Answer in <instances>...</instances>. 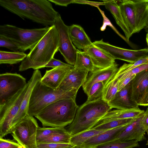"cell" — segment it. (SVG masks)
<instances>
[{
    "label": "cell",
    "mask_w": 148,
    "mask_h": 148,
    "mask_svg": "<svg viewBox=\"0 0 148 148\" xmlns=\"http://www.w3.org/2000/svg\"><path fill=\"white\" fill-rule=\"evenodd\" d=\"M51 2L54 3L56 5L67 6L71 3H74V0H48Z\"/></svg>",
    "instance_id": "60d3db41"
},
{
    "label": "cell",
    "mask_w": 148,
    "mask_h": 148,
    "mask_svg": "<svg viewBox=\"0 0 148 148\" xmlns=\"http://www.w3.org/2000/svg\"><path fill=\"white\" fill-rule=\"evenodd\" d=\"M146 40L148 47V33L146 35Z\"/></svg>",
    "instance_id": "f6af8a7d"
},
{
    "label": "cell",
    "mask_w": 148,
    "mask_h": 148,
    "mask_svg": "<svg viewBox=\"0 0 148 148\" xmlns=\"http://www.w3.org/2000/svg\"><path fill=\"white\" fill-rule=\"evenodd\" d=\"M59 39L55 25L50 27L46 34L30 50L26 58L21 62L19 71L29 69L35 70L44 68L58 51Z\"/></svg>",
    "instance_id": "7a4b0ae2"
},
{
    "label": "cell",
    "mask_w": 148,
    "mask_h": 148,
    "mask_svg": "<svg viewBox=\"0 0 148 148\" xmlns=\"http://www.w3.org/2000/svg\"><path fill=\"white\" fill-rule=\"evenodd\" d=\"M136 118L107 121L96 125L92 129L99 130H108L127 125L132 122Z\"/></svg>",
    "instance_id": "f1b7e54d"
},
{
    "label": "cell",
    "mask_w": 148,
    "mask_h": 148,
    "mask_svg": "<svg viewBox=\"0 0 148 148\" xmlns=\"http://www.w3.org/2000/svg\"><path fill=\"white\" fill-rule=\"evenodd\" d=\"M65 130V127H38L37 131V143L43 139L55 134Z\"/></svg>",
    "instance_id": "d6a6232c"
},
{
    "label": "cell",
    "mask_w": 148,
    "mask_h": 148,
    "mask_svg": "<svg viewBox=\"0 0 148 148\" xmlns=\"http://www.w3.org/2000/svg\"><path fill=\"white\" fill-rule=\"evenodd\" d=\"M27 54L23 52L0 51V64H13L22 62Z\"/></svg>",
    "instance_id": "4316f807"
},
{
    "label": "cell",
    "mask_w": 148,
    "mask_h": 148,
    "mask_svg": "<svg viewBox=\"0 0 148 148\" xmlns=\"http://www.w3.org/2000/svg\"><path fill=\"white\" fill-rule=\"evenodd\" d=\"M136 33L147 26L148 21V0H133Z\"/></svg>",
    "instance_id": "cb8c5ba5"
},
{
    "label": "cell",
    "mask_w": 148,
    "mask_h": 148,
    "mask_svg": "<svg viewBox=\"0 0 148 148\" xmlns=\"http://www.w3.org/2000/svg\"><path fill=\"white\" fill-rule=\"evenodd\" d=\"M0 5L23 19L46 26L54 25L59 14L48 0H0Z\"/></svg>",
    "instance_id": "6da1fadb"
},
{
    "label": "cell",
    "mask_w": 148,
    "mask_h": 148,
    "mask_svg": "<svg viewBox=\"0 0 148 148\" xmlns=\"http://www.w3.org/2000/svg\"><path fill=\"white\" fill-rule=\"evenodd\" d=\"M130 82L116 93L113 99L108 103L110 108L127 109L139 108V106L130 99Z\"/></svg>",
    "instance_id": "ffe728a7"
},
{
    "label": "cell",
    "mask_w": 148,
    "mask_h": 148,
    "mask_svg": "<svg viewBox=\"0 0 148 148\" xmlns=\"http://www.w3.org/2000/svg\"><path fill=\"white\" fill-rule=\"evenodd\" d=\"M146 27H147L148 28V21L147 25Z\"/></svg>",
    "instance_id": "c3c4849f"
},
{
    "label": "cell",
    "mask_w": 148,
    "mask_h": 148,
    "mask_svg": "<svg viewBox=\"0 0 148 148\" xmlns=\"http://www.w3.org/2000/svg\"><path fill=\"white\" fill-rule=\"evenodd\" d=\"M38 127L33 116L27 115L15 126L12 135L23 148H38L36 134Z\"/></svg>",
    "instance_id": "ba28073f"
},
{
    "label": "cell",
    "mask_w": 148,
    "mask_h": 148,
    "mask_svg": "<svg viewBox=\"0 0 148 148\" xmlns=\"http://www.w3.org/2000/svg\"><path fill=\"white\" fill-rule=\"evenodd\" d=\"M119 83L113 77L105 86L102 98L108 103L112 100L118 91Z\"/></svg>",
    "instance_id": "f546056e"
},
{
    "label": "cell",
    "mask_w": 148,
    "mask_h": 148,
    "mask_svg": "<svg viewBox=\"0 0 148 148\" xmlns=\"http://www.w3.org/2000/svg\"><path fill=\"white\" fill-rule=\"evenodd\" d=\"M77 93L66 91L59 88H52L42 84L40 80L32 90L27 115L35 116L46 106L58 100L66 99L75 100Z\"/></svg>",
    "instance_id": "5b68a950"
},
{
    "label": "cell",
    "mask_w": 148,
    "mask_h": 148,
    "mask_svg": "<svg viewBox=\"0 0 148 148\" xmlns=\"http://www.w3.org/2000/svg\"><path fill=\"white\" fill-rule=\"evenodd\" d=\"M0 47H5L14 52L19 51L18 46L10 39L0 35Z\"/></svg>",
    "instance_id": "8d00e7d4"
},
{
    "label": "cell",
    "mask_w": 148,
    "mask_h": 148,
    "mask_svg": "<svg viewBox=\"0 0 148 148\" xmlns=\"http://www.w3.org/2000/svg\"><path fill=\"white\" fill-rule=\"evenodd\" d=\"M0 148H23L14 140L0 138Z\"/></svg>",
    "instance_id": "f35d334b"
},
{
    "label": "cell",
    "mask_w": 148,
    "mask_h": 148,
    "mask_svg": "<svg viewBox=\"0 0 148 148\" xmlns=\"http://www.w3.org/2000/svg\"><path fill=\"white\" fill-rule=\"evenodd\" d=\"M26 79L17 73L0 75V105L10 99L27 85Z\"/></svg>",
    "instance_id": "9c48e42d"
},
{
    "label": "cell",
    "mask_w": 148,
    "mask_h": 148,
    "mask_svg": "<svg viewBox=\"0 0 148 148\" xmlns=\"http://www.w3.org/2000/svg\"><path fill=\"white\" fill-rule=\"evenodd\" d=\"M42 77L40 71L39 70H35L27 82V90L21 101L18 112L12 123V131L17 124L27 115L29 104L32 90L36 84Z\"/></svg>",
    "instance_id": "2e32d148"
},
{
    "label": "cell",
    "mask_w": 148,
    "mask_h": 148,
    "mask_svg": "<svg viewBox=\"0 0 148 148\" xmlns=\"http://www.w3.org/2000/svg\"><path fill=\"white\" fill-rule=\"evenodd\" d=\"M119 5L124 23L131 36L136 33V17L133 0L120 1Z\"/></svg>",
    "instance_id": "44dd1931"
},
{
    "label": "cell",
    "mask_w": 148,
    "mask_h": 148,
    "mask_svg": "<svg viewBox=\"0 0 148 148\" xmlns=\"http://www.w3.org/2000/svg\"><path fill=\"white\" fill-rule=\"evenodd\" d=\"M139 146L138 142L135 140L128 141L114 140L100 145L95 148H133Z\"/></svg>",
    "instance_id": "1f68e13d"
},
{
    "label": "cell",
    "mask_w": 148,
    "mask_h": 148,
    "mask_svg": "<svg viewBox=\"0 0 148 148\" xmlns=\"http://www.w3.org/2000/svg\"><path fill=\"white\" fill-rule=\"evenodd\" d=\"M146 132H147V135H148V128H147V129L146 130ZM146 145H148V140H147V143L146 144Z\"/></svg>",
    "instance_id": "7dc6e473"
},
{
    "label": "cell",
    "mask_w": 148,
    "mask_h": 148,
    "mask_svg": "<svg viewBox=\"0 0 148 148\" xmlns=\"http://www.w3.org/2000/svg\"><path fill=\"white\" fill-rule=\"evenodd\" d=\"M148 106V91L144 96L139 106Z\"/></svg>",
    "instance_id": "ee69618b"
},
{
    "label": "cell",
    "mask_w": 148,
    "mask_h": 148,
    "mask_svg": "<svg viewBox=\"0 0 148 148\" xmlns=\"http://www.w3.org/2000/svg\"><path fill=\"white\" fill-rule=\"evenodd\" d=\"M147 69H148V63L139 66L115 78L114 77H113L117 79L119 83L127 78L136 75Z\"/></svg>",
    "instance_id": "d590c367"
},
{
    "label": "cell",
    "mask_w": 148,
    "mask_h": 148,
    "mask_svg": "<svg viewBox=\"0 0 148 148\" xmlns=\"http://www.w3.org/2000/svg\"><path fill=\"white\" fill-rule=\"evenodd\" d=\"M88 72L74 67L63 80L59 88L66 91L77 92L86 81Z\"/></svg>",
    "instance_id": "9a60e30c"
},
{
    "label": "cell",
    "mask_w": 148,
    "mask_h": 148,
    "mask_svg": "<svg viewBox=\"0 0 148 148\" xmlns=\"http://www.w3.org/2000/svg\"><path fill=\"white\" fill-rule=\"evenodd\" d=\"M127 125L109 129L95 135L86 141L81 147L95 148L100 145L114 141Z\"/></svg>",
    "instance_id": "d6986e66"
},
{
    "label": "cell",
    "mask_w": 148,
    "mask_h": 148,
    "mask_svg": "<svg viewBox=\"0 0 148 148\" xmlns=\"http://www.w3.org/2000/svg\"><path fill=\"white\" fill-rule=\"evenodd\" d=\"M111 109L101 97L87 100L79 107L72 122L65 128L71 136L91 129Z\"/></svg>",
    "instance_id": "3957f363"
},
{
    "label": "cell",
    "mask_w": 148,
    "mask_h": 148,
    "mask_svg": "<svg viewBox=\"0 0 148 148\" xmlns=\"http://www.w3.org/2000/svg\"><path fill=\"white\" fill-rule=\"evenodd\" d=\"M50 27L24 29L8 24L0 26V35L7 37L19 47L20 51L31 50L49 31Z\"/></svg>",
    "instance_id": "8992f818"
},
{
    "label": "cell",
    "mask_w": 148,
    "mask_h": 148,
    "mask_svg": "<svg viewBox=\"0 0 148 148\" xmlns=\"http://www.w3.org/2000/svg\"><path fill=\"white\" fill-rule=\"evenodd\" d=\"M28 87L26 86L10 99L0 105V138L12 133L13 121L19 110Z\"/></svg>",
    "instance_id": "52a82bcc"
},
{
    "label": "cell",
    "mask_w": 148,
    "mask_h": 148,
    "mask_svg": "<svg viewBox=\"0 0 148 148\" xmlns=\"http://www.w3.org/2000/svg\"><path fill=\"white\" fill-rule=\"evenodd\" d=\"M144 112V110H140L139 108L111 110L102 117L96 125L112 120L136 118L142 114Z\"/></svg>",
    "instance_id": "603a6c76"
},
{
    "label": "cell",
    "mask_w": 148,
    "mask_h": 148,
    "mask_svg": "<svg viewBox=\"0 0 148 148\" xmlns=\"http://www.w3.org/2000/svg\"><path fill=\"white\" fill-rule=\"evenodd\" d=\"M106 84L100 82L94 84L87 94V101H92L101 97L104 88Z\"/></svg>",
    "instance_id": "836d02e7"
},
{
    "label": "cell",
    "mask_w": 148,
    "mask_h": 148,
    "mask_svg": "<svg viewBox=\"0 0 148 148\" xmlns=\"http://www.w3.org/2000/svg\"><path fill=\"white\" fill-rule=\"evenodd\" d=\"M148 63V57L141 59L133 63L124 64L120 68L114 76L116 78L140 65Z\"/></svg>",
    "instance_id": "e575fe53"
},
{
    "label": "cell",
    "mask_w": 148,
    "mask_h": 148,
    "mask_svg": "<svg viewBox=\"0 0 148 148\" xmlns=\"http://www.w3.org/2000/svg\"><path fill=\"white\" fill-rule=\"evenodd\" d=\"M71 40L75 47L84 51L93 44L84 29L80 25L73 24L69 26Z\"/></svg>",
    "instance_id": "7402d4cb"
},
{
    "label": "cell",
    "mask_w": 148,
    "mask_h": 148,
    "mask_svg": "<svg viewBox=\"0 0 148 148\" xmlns=\"http://www.w3.org/2000/svg\"><path fill=\"white\" fill-rule=\"evenodd\" d=\"M71 136L65 129L64 131L43 139L37 143H71Z\"/></svg>",
    "instance_id": "4dcf8cb0"
},
{
    "label": "cell",
    "mask_w": 148,
    "mask_h": 148,
    "mask_svg": "<svg viewBox=\"0 0 148 148\" xmlns=\"http://www.w3.org/2000/svg\"><path fill=\"white\" fill-rule=\"evenodd\" d=\"M74 68L92 72L96 69L89 55L85 51L77 50Z\"/></svg>",
    "instance_id": "484cf974"
},
{
    "label": "cell",
    "mask_w": 148,
    "mask_h": 148,
    "mask_svg": "<svg viewBox=\"0 0 148 148\" xmlns=\"http://www.w3.org/2000/svg\"><path fill=\"white\" fill-rule=\"evenodd\" d=\"M84 51L89 55L95 68H106L116 62L115 60L110 54L93 44Z\"/></svg>",
    "instance_id": "e0dca14e"
},
{
    "label": "cell",
    "mask_w": 148,
    "mask_h": 148,
    "mask_svg": "<svg viewBox=\"0 0 148 148\" xmlns=\"http://www.w3.org/2000/svg\"><path fill=\"white\" fill-rule=\"evenodd\" d=\"M143 113L127 125L114 140L121 141L135 140L138 142L146 140L145 136L146 130L143 128L141 124Z\"/></svg>",
    "instance_id": "4fadbf2b"
},
{
    "label": "cell",
    "mask_w": 148,
    "mask_h": 148,
    "mask_svg": "<svg viewBox=\"0 0 148 148\" xmlns=\"http://www.w3.org/2000/svg\"><path fill=\"white\" fill-rule=\"evenodd\" d=\"M107 130H99L94 129L88 130L72 136L70 143L75 146L81 147L89 139Z\"/></svg>",
    "instance_id": "83f0119b"
},
{
    "label": "cell",
    "mask_w": 148,
    "mask_h": 148,
    "mask_svg": "<svg viewBox=\"0 0 148 148\" xmlns=\"http://www.w3.org/2000/svg\"><path fill=\"white\" fill-rule=\"evenodd\" d=\"M73 65L64 63L60 60L52 58L45 66V67H51L53 68L60 67L71 66Z\"/></svg>",
    "instance_id": "ab89813d"
},
{
    "label": "cell",
    "mask_w": 148,
    "mask_h": 148,
    "mask_svg": "<svg viewBox=\"0 0 148 148\" xmlns=\"http://www.w3.org/2000/svg\"><path fill=\"white\" fill-rule=\"evenodd\" d=\"M75 146L71 143H38V148H69Z\"/></svg>",
    "instance_id": "74e56055"
},
{
    "label": "cell",
    "mask_w": 148,
    "mask_h": 148,
    "mask_svg": "<svg viewBox=\"0 0 148 148\" xmlns=\"http://www.w3.org/2000/svg\"><path fill=\"white\" fill-rule=\"evenodd\" d=\"M74 66L60 67L46 71L42 77L41 82L43 84L53 89L59 88L60 84Z\"/></svg>",
    "instance_id": "ac0fdd59"
},
{
    "label": "cell",
    "mask_w": 148,
    "mask_h": 148,
    "mask_svg": "<svg viewBox=\"0 0 148 148\" xmlns=\"http://www.w3.org/2000/svg\"><path fill=\"white\" fill-rule=\"evenodd\" d=\"M141 124L143 128L146 130L148 128V108L143 113Z\"/></svg>",
    "instance_id": "7bdbcfd3"
},
{
    "label": "cell",
    "mask_w": 148,
    "mask_h": 148,
    "mask_svg": "<svg viewBox=\"0 0 148 148\" xmlns=\"http://www.w3.org/2000/svg\"><path fill=\"white\" fill-rule=\"evenodd\" d=\"M116 62L111 66L103 69H95L90 73L82 86L84 92L87 95L94 84L104 82L106 84L115 75L119 68Z\"/></svg>",
    "instance_id": "5bb4252c"
},
{
    "label": "cell",
    "mask_w": 148,
    "mask_h": 148,
    "mask_svg": "<svg viewBox=\"0 0 148 148\" xmlns=\"http://www.w3.org/2000/svg\"><path fill=\"white\" fill-rule=\"evenodd\" d=\"M69 148H84V147H76L75 146H73L72 147H70Z\"/></svg>",
    "instance_id": "bcb514c9"
},
{
    "label": "cell",
    "mask_w": 148,
    "mask_h": 148,
    "mask_svg": "<svg viewBox=\"0 0 148 148\" xmlns=\"http://www.w3.org/2000/svg\"><path fill=\"white\" fill-rule=\"evenodd\" d=\"M136 75H135L127 78L119 82L118 91L120 90L127 85L134 78Z\"/></svg>",
    "instance_id": "b9f144b4"
},
{
    "label": "cell",
    "mask_w": 148,
    "mask_h": 148,
    "mask_svg": "<svg viewBox=\"0 0 148 148\" xmlns=\"http://www.w3.org/2000/svg\"><path fill=\"white\" fill-rule=\"evenodd\" d=\"M103 2L106 8L112 14L116 23L124 32L127 42H129L131 36L124 23L119 5L114 0H103Z\"/></svg>",
    "instance_id": "d4e9b609"
},
{
    "label": "cell",
    "mask_w": 148,
    "mask_h": 148,
    "mask_svg": "<svg viewBox=\"0 0 148 148\" xmlns=\"http://www.w3.org/2000/svg\"><path fill=\"white\" fill-rule=\"evenodd\" d=\"M79 107L75 100H60L46 106L35 117L43 126L65 127L72 122Z\"/></svg>",
    "instance_id": "277c9868"
},
{
    "label": "cell",
    "mask_w": 148,
    "mask_h": 148,
    "mask_svg": "<svg viewBox=\"0 0 148 148\" xmlns=\"http://www.w3.org/2000/svg\"><path fill=\"white\" fill-rule=\"evenodd\" d=\"M130 84V99L139 106L148 91V69L136 74Z\"/></svg>",
    "instance_id": "7c38bea8"
},
{
    "label": "cell",
    "mask_w": 148,
    "mask_h": 148,
    "mask_svg": "<svg viewBox=\"0 0 148 148\" xmlns=\"http://www.w3.org/2000/svg\"><path fill=\"white\" fill-rule=\"evenodd\" d=\"M54 25L58 34L59 46L58 50L69 64L75 65L77 50L72 43L69 33V26L66 25L60 14L56 18Z\"/></svg>",
    "instance_id": "30bf717a"
},
{
    "label": "cell",
    "mask_w": 148,
    "mask_h": 148,
    "mask_svg": "<svg viewBox=\"0 0 148 148\" xmlns=\"http://www.w3.org/2000/svg\"><path fill=\"white\" fill-rule=\"evenodd\" d=\"M96 46L104 50L114 59L133 63L141 59L148 57V48L138 50L126 49L117 47L104 42L103 40L92 42Z\"/></svg>",
    "instance_id": "8fae6325"
}]
</instances>
